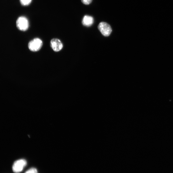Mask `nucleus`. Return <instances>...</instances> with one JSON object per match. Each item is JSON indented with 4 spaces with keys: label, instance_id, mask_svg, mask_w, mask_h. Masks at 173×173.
<instances>
[{
    "label": "nucleus",
    "instance_id": "6e6552de",
    "mask_svg": "<svg viewBox=\"0 0 173 173\" xmlns=\"http://www.w3.org/2000/svg\"><path fill=\"white\" fill-rule=\"evenodd\" d=\"M25 173H38V172L37 169L33 168L27 171Z\"/></svg>",
    "mask_w": 173,
    "mask_h": 173
},
{
    "label": "nucleus",
    "instance_id": "7ed1b4c3",
    "mask_svg": "<svg viewBox=\"0 0 173 173\" xmlns=\"http://www.w3.org/2000/svg\"><path fill=\"white\" fill-rule=\"evenodd\" d=\"M98 28L101 33L105 37H109L112 32L110 25L106 22H101L99 24Z\"/></svg>",
    "mask_w": 173,
    "mask_h": 173
},
{
    "label": "nucleus",
    "instance_id": "1a4fd4ad",
    "mask_svg": "<svg viewBox=\"0 0 173 173\" xmlns=\"http://www.w3.org/2000/svg\"><path fill=\"white\" fill-rule=\"evenodd\" d=\"M81 1L83 4L88 5L92 2V0H81Z\"/></svg>",
    "mask_w": 173,
    "mask_h": 173
},
{
    "label": "nucleus",
    "instance_id": "423d86ee",
    "mask_svg": "<svg viewBox=\"0 0 173 173\" xmlns=\"http://www.w3.org/2000/svg\"><path fill=\"white\" fill-rule=\"evenodd\" d=\"M82 23L84 26L87 27L90 26L94 23V19L91 16L86 15L83 17Z\"/></svg>",
    "mask_w": 173,
    "mask_h": 173
},
{
    "label": "nucleus",
    "instance_id": "f257e3e1",
    "mask_svg": "<svg viewBox=\"0 0 173 173\" xmlns=\"http://www.w3.org/2000/svg\"><path fill=\"white\" fill-rule=\"evenodd\" d=\"M43 45V42L40 38H35L29 43L28 47L30 51L37 52L41 48Z\"/></svg>",
    "mask_w": 173,
    "mask_h": 173
},
{
    "label": "nucleus",
    "instance_id": "f03ea898",
    "mask_svg": "<svg viewBox=\"0 0 173 173\" xmlns=\"http://www.w3.org/2000/svg\"><path fill=\"white\" fill-rule=\"evenodd\" d=\"M17 26L19 30L25 31L29 27V22L28 19L25 17H19L17 21Z\"/></svg>",
    "mask_w": 173,
    "mask_h": 173
},
{
    "label": "nucleus",
    "instance_id": "20e7f679",
    "mask_svg": "<svg viewBox=\"0 0 173 173\" xmlns=\"http://www.w3.org/2000/svg\"><path fill=\"white\" fill-rule=\"evenodd\" d=\"M27 164L25 160L21 159L14 162L12 167L13 171L16 173H19L22 171Z\"/></svg>",
    "mask_w": 173,
    "mask_h": 173
},
{
    "label": "nucleus",
    "instance_id": "0eeeda50",
    "mask_svg": "<svg viewBox=\"0 0 173 173\" xmlns=\"http://www.w3.org/2000/svg\"><path fill=\"white\" fill-rule=\"evenodd\" d=\"M32 0H20L21 4L23 6H28L30 4Z\"/></svg>",
    "mask_w": 173,
    "mask_h": 173
},
{
    "label": "nucleus",
    "instance_id": "39448f33",
    "mask_svg": "<svg viewBox=\"0 0 173 173\" xmlns=\"http://www.w3.org/2000/svg\"><path fill=\"white\" fill-rule=\"evenodd\" d=\"M50 46L55 52H59L62 49L63 45L61 41L58 39H53L50 41Z\"/></svg>",
    "mask_w": 173,
    "mask_h": 173
}]
</instances>
